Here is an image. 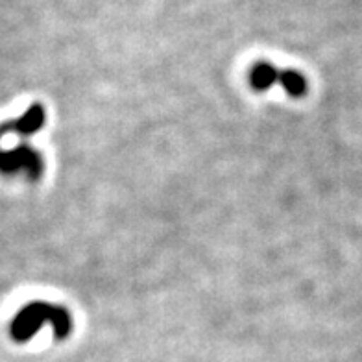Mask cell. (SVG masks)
I'll return each mask as SVG.
<instances>
[{
  "label": "cell",
  "mask_w": 362,
  "mask_h": 362,
  "mask_svg": "<svg viewBox=\"0 0 362 362\" xmlns=\"http://www.w3.org/2000/svg\"><path fill=\"white\" fill-rule=\"evenodd\" d=\"M45 324H50L56 339H65L72 329L71 313L59 305L34 301L21 309L11 322V337L15 342H28Z\"/></svg>",
  "instance_id": "cell-1"
},
{
  "label": "cell",
  "mask_w": 362,
  "mask_h": 362,
  "mask_svg": "<svg viewBox=\"0 0 362 362\" xmlns=\"http://www.w3.org/2000/svg\"><path fill=\"white\" fill-rule=\"evenodd\" d=\"M43 168L45 163L41 153L30 144H19L13 150L0 148V172L2 174L24 172L30 180H39L43 174Z\"/></svg>",
  "instance_id": "cell-2"
},
{
  "label": "cell",
  "mask_w": 362,
  "mask_h": 362,
  "mask_svg": "<svg viewBox=\"0 0 362 362\" xmlns=\"http://www.w3.org/2000/svg\"><path fill=\"white\" fill-rule=\"evenodd\" d=\"M45 124V110L43 105L34 104L23 117L19 119L10 120L0 126V137L4 135H23V137H30V135L37 134L39 129Z\"/></svg>",
  "instance_id": "cell-3"
},
{
  "label": "cell",
  "mask_w": 362,
  "mask_h": 362,
  "mask_svg": "<svg viewBox=\"0 0 362 362\" xmlns=\"http://www.w3.org/2000/svg\"><path fill=\"white\" fill-rule=\"evenodd\" d=\"M279 76H281V71H277V67H274L272 63L262 62L257 63L250 72V83L255 90H268L279 81Z\"/></svg>",
  "instance_id": "cell-4"
},
{
  "label": "cell",
  "mask_w": 362,
  "mask_h": 362,
  "mask_svg": "<svg viewBox=\"0 0 362 362\" xmlns=\"http://www.w3.org/2000/svg\"><path fill=\"white\" fill-rule=\"evenodd\" d=\"M279 83H281L283 89H285L291 96H294V98L303 96L307 93V78L303 76L300 71H294V69L281 71Z\"/></svg>",
  "instance_id": "cell-5"
}]
</instances>
